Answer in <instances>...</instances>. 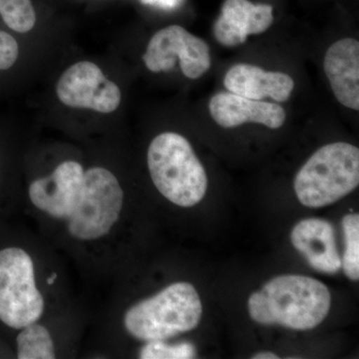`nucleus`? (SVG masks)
<instances>
[{"instance_id":"f257e3e1","label":"nucleus","mask_w":359,"mask_h":359,"mask_svg":"<svg viewBox=\"0 0 359 359\" xmlns=\"http://www.w3.org/2000/svg\"><path fill=\"white\" fill-rule=\"evenodd\" d=\"M330 304V290L320 280L306 276H280L250 295L249 313L261 325L309 330L325 320Z\"/></svg>"},{"instance_id":"f03ea898","label":"nucleus","mask_w":359,"mask_h":359,"mask_svg":"<svg viewBox=\"0 0 359 359\" xmlns=\"http://www.w3.org/2000/svg\"><path fill=\"white\" fill-rule=\"evenodd\" d=\"M202 302L189 283H175L135 304L123 318L126 332L142 341L166 340L199 325Z\"/></svg>"},{"instance_id":"7ed1b4c3","label":"nucleus","mask_w":359,"mask_h":359,"mask_svg":"<svg viewBox=\"0 0 359 359\" xmlns=\"http://www.w3.org/2000/svg\"><path fill=\"white\" fill-rule=\"evenodd\" d=\"M147 163L153 183L170 202L190 208L204 199L207 174L185 137L174 132L158 135L149 146Z\"/></svg>"},{"instance_id":"20e7f679","label":"nucleus","mask_w":359,"mask_h":359,"mask_svg":"<svg viewBox=\"0 0 359 359\" xmlns=\"http://www.w3.org/2000/svg\"><path fill=\"white\" fill-rule=\"evenodd\" d=\"M359 149L344 142L318 149L297 172L294 191L309 208L334 204L358 188Z\"/></svg>"},{"instance_id":"39448f33","label":"nucleus","mask_w":359,"mask_h":359,"mask_svg":"<svg viewBox=\"0 0 359 359\" xmlns=\"http://www.w3.org/2000/svg\"><path fill=\"white\" fill-rule=\"evenodd\" d=\"M124 192L114 174L102 167L85 171L81 197L66 221L70 237L96 242L109 235L121 216Z\"/></svg>"},{"instance_id":"423d86ee","label":"nucleus","mask_w":359,"mask_h":359,"mask_svg":"<svg viewBox=\"0 0 359 359\" xmlns=\"http://www.w3.org/2000/svg\"><path fill=\"white\" fill-rule=\"evenodd\" d=\"M43 294L37 287L32 257L25 250H0V321L20 330L44 314Z\"/></svg>"},{"instance_id":"0eeeda50","label":"nucleus","mask_w":359,"mask_h":359,"mask_svg":"<svg viewBox=\"0 0 359 359\" xmlns=\"http://www.w3.org/2000/svg\"><path fill=\"white\" fill-rule=\"evenodd\" d=\"M179 60L182 72L189 79H198L212 65L209 45L180 25H170L153 35L143 61L151 72H167Z\"/></svg>"},{"instance_id":"6e6552de","label":"nucleus","mask_w":359,"mask_h":359,"mask_svg":"<svg viewBox=\"0 0 359 359\" xmlns=\"http://www.w3.org/2000/svg\"><path fill=\"white\" fill-rule=\"evenodd\" d=\"M56 94L70 108L99 113L114 112L121 103V91L95 63L81 61L70 66L59 78Z\"/></svg>"},{"instance_id":"1a4fd4ad","label":"nucleus","mask_w":359,"mask_h":359,"mask_svg":"<svg viewBox=\"0 0 359 359\" xmlns=\"http://www.w3.org/2000/svg\"><path fill=\"white\" fill-rule=\"evenodd\" d=\"M85 170L76 161H65L48 176L34 180L28 189L30 202L51 219L66 222L79 202Z\"/></svg>"},{"instance_id":"9d476101","label":"nucleus","mask_w":359,"mask_h":359,"mask_svg":"<svg viewBox=\"0 0 359 359\" xmlns=\"http://www.w3.org/2000/svg\"><path fill=\"white\" fill-rule=\"evenodd\" d=\"M273 7L249 0H224L212 26L215 39L226 47L244 44L250 35L261 34L273 25Z\"/></svg>"},{"instance_id":"9b49d317","label":"nucleus","mask_w":359,"mask_h":359,"mask_svg":"<svg viewBox=\"0 0 359 359\" xmlns=\"http://www.w3.org/2000/svg\"><path fill=\"white\" fill-rule=\"evenodd\" d=\"M210 114L223 128H233L245 123H256L271 129L285 124V111L278 104L254 100L231 92H219L210 99Z\"/></svg>"},{"instance_id":"f8f14e48","label":"nucleus","mask_w":359,"mask_h":359,"mask_svg":"<svg viewBox=\"0 0 359 359\" xmlns=\"http://www.w3.org/2000/svg\"><path fill=\"white\" fill-rule=\"evenodd\" d=\"M290 241L316 271L334 275L341 269L334 226L330 222L323 219H302L292 229Z\"/></svg>"},{"instance_id":"ddd939ff","label":"nucleus","mask_w":359,"mask_h":359,"mask_svg":"<svg viewBox=\"0 0 359 359\" xmlns=\"http://www.w3.org/2000/svg\"><path fill=\"white\" fill-rule=\"evenodd\" d=\"M323 69L335 98L349 109L359 110V42L344 39L328 48Z\"/></svg>"},{"instance_id":"4468645a","label":"nucleus","mask_w":359,"mask_h":359,"mask_svg":"<svg viewBox=\"0 0 359 359\" xmlns=\"http://www.w3.org/2000/svg\"><path fill=\"white\" fill-rule=\"evenodd\" d=\"M224 85L237 95L254 100L271 98L276 102L289 100L294 88V79L287 73L266 71L245 63L231 67L224 75Z\"/></svg>"},{"instance_id":"2eb2a0df","label":"nucleus","mask_w":359,"mask_h":359,"mask_svg":"<svg viewBox=\"0 0 359 359\" xmlns=\"http://www.w3.org/2000/svg\"><path fill=\"white\" fill-rule=\"evenodd\" d=\"M16 351L18 359L56 358L53 337L48 328L39 321L21 328L16 337Z\"/></svg>"},{"instance_id":"dca6fc26","label":"nucleus","mask_w":359,"mask_h":359,"mask_svg":"<svg viewBox=\"0 0 359 359\" xmlns=\"http://www.w3.org/2000/svg\"><path fill=\"white\" fill-rule=\"evenodd\" d=\"M344 249L341 259V268L349 280H359V216L358 214L346 215L342 219Z\"/></svg>"},{"instance_id":"f3484780","label":"nucleus","mask_w":359,"mask_h":359,"mask_svg":"<svg viewBox=\"0 0 359 359\" xmlns=\"http://www.w3.org/2000/svg\"><path fill=\"white\" fill-rule=\"evenodd\" d=\"M0 16L11 29L18 33L29 32L36 22L32 0H0Z\"/></svg>"},{"instance_id":"a211bd4d","label":"nucleus","mask_w":359,"mask_h":359,"mask_svg":"<svg viewBox=\"0 0 359 359\" xmlns=\"http://www.w3.org/2000/svg\"><path fill=\"white\" fill-rule=\"evenodd\" d=\"M197 351L190 342L170 344L165 340L146 342L139 353L141 359H191L195 358Z\"/></svg>"},{"instance_id":"6ab92c4d","label":"nucleus","mask_w":359,"mask_h":359,"mask_svg":"<svg viewBox=\"0 0 359 359\" xmlns=\"http://www.w3.org/2000/svg\"><path fill=\"white\" fill-rule=\"evenodd\" d=\"M20 46L13 35L0 30V71L8 70L18 61Z\"/></svg>"},{"instance_id":"aec40b11","label":"nucleus","mask_w":359,"mask_h":359,"mask_svg":"<svg viewBox=\"0 0 359 359\" xmlns=\"http://www.w3.org/2000/svg\"><path fill=\"white\" fill-rule=\"evenodd\" d=\"M143 4H152V6H158L165 7V8H172L178 6L181 0H141Z\"/></svg>"},{"instance_id":"412c9836","label":"nucleus","mask_w":359,"mask_h":359,"mask_svg":"<svg viewBox=\"0 0 359 359\" xmlns=\"http://www.w3.org/2000/svg\"><path fill=\"white\" fill-rule=\"evenodd\" d=\"M254 359H278V356L273 353L269 351H264V353H259L252 356Z\"/></svg>"}]
</instances>
